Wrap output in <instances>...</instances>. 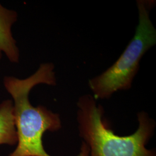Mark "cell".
Returning a JSON list of instances; mask_svg holds the SVG:
<instances>
[{"label":"cell","mask_w":156,"mask_h":156,"mask_svg":"<svg viewBox=\"0 0 156 156\" xmlns=\"http://www.w3.org/2000/svg\"><path fill=\"white\" fill-rule=\"evenodd\" d=\"M54 68L52 63H44L28 78L4 77V87L13 100L17 136L16 147L8 156H51L45 151L42 138L46 131L55 132L62 128L60 115L44 106H33L29 100V94L39 84L56 85ZM89 154L87 146L82 144L78 156H89Z\"/></svg>","instance_id":"cell-1"},{"label":"cell","mask_w":156,"mask_h":156,"mask_svg":"<svg viewBox=\"0 0 156 156\" xmlns=\"http://www.w3.org/2000/svg\"><path fill=\"white\" fill-rule=\"evenodd\" d=\"M77 106L79 136L89 148V156H156L155 151L146 147L156 128L146 112L138 113V127L133 134L120 136L104 119V108L93 96H81Z\"/></svg>","instance_id":"cell-2"},{"label":"cell","mask_w":156,"mask_h":156,"mask_svg":"<svg viewBox=\"0 0 156 156\" xmlns=\"http://www.w3.org/2000/svg\"><path fill=\"white\" fill-rule=\"evenodd\" d=\"M154 0H138L139 23L133 38L117 61L99 76L90 79L89 86L95 99H108L119 90H127L140 68L146 52L156 45V30L150 18Z\"/></svg>","instance_id":"cell-3"},{"label":"cell","mask_w":156,"mask_h":156,"mask_svg":"<svg viewBox=\"0 0 156 156\" xmlns=\"http://www.w3.org/2000/svg\"><path fill=\"white\" fill-rule=\"evenodd\" d=\"M17 17L16 12L0 4V60L4 53L13 63L19 62L20 58L19 50L11 32L12 26L16 21Z\"/></svg>","instance_id":"cell-4"},{"label":"cell","mask_w":156,"mask_h":156,"mask_svg":"<svg viewBox=\"0 0 156 156\" xmlns=\"http://www.w3.org/2000/svg\"><path fill=\"white\" fill-rule=\"evenodd\" d=\"M17 142L13 102L7 100L0 104V145H14Z\"/></svg>","instance_id":"cell-5"}]
</instances>
